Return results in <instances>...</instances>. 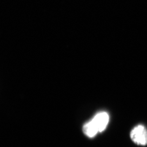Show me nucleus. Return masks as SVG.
<instances>
[{"mask_svg":"<svg viewBox=\"0 0 147 147\" xmlns=\"http://www.w3.org/2000/svg\"><path fill=\"white\" fill-rule=\"evenodd\" d=\"M109 122V113L106 112H99L84 126V134L88 137H94L98 132H102L106 129Z\"/></svg>","mask_w":147,"mask_h":147,"instance_id":"1","label":"nucleus"},{"mask_svg":"<svg viewBox=\"0 0 147 147\" xmlns=\"http://www.w3.org/2000/svg\"><path fill=\"white\" fill-rule=\"evenodd\" d=\"M132 141L138 145H147V129L142 125H139L132 129L130 132Z\"/></svg>","mask_w":147,"mask_h":147,"instance_id":"2","label":"nucleus"}]
</instances>
